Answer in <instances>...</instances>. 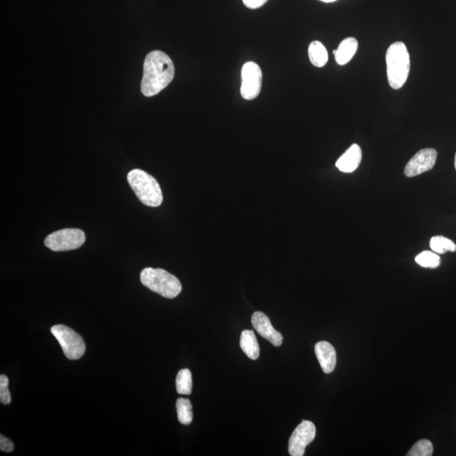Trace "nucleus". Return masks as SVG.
Listing matches in <instances>:
<instances>
[{
	"label": "nucleus",
	"instance_id": "ddd939ff",
	"mask_svg": "<svg viewBox=\"0 0 456 456\" xmlns=\"http://www.w3.org/2000/svg\"><path fill=\"white\" fill-rule=\"evenodd\" d=\"M359 48V43L354 38L344 39L339 45L338 50L333 51L336 63L340 65L347 64L351 61Z\"/></svg>",
	"mask_w": 456,
	"mask_h": 456
},
{
	"label": "nucleus",
	"instance_id": "412c9836",
	"mask_svg": "<svg viewBox=\"0 0 456 456\" xmlns=\"http://www.w3.org/2000/svg\"><path fill=\"white\" fill-rule=\"evenodd\" d=\"M9 379L5 375L0 376V401L4 405H9L11 402V396L9 389Z\"/></svg>",
	"mask_w": 456,
	"mask_h": 456
},
{
	"label": "nucleus",
	"instance_id": "20e7f679",
	"mask_svg": "<svg viewBox=\"0 0 456 456\" xmlns=\"http://www.w3.org/2000/svg\"><path fill=\"white\" fill-rule=\"evenodd\" d=\"M141 282L147 289L166 298H175L182 291L179 279L163 269L147 267L141 271Z\"/></svg>",
	"mask_w": 456,
	"mask_h": 456
},
{
	"label": "nucleus",
	"instance_id": "f257e3e1",
	"mask_svg": "<svg viewBox=\"0 0 456 456\" xmlns=\"http://www.w3.org/2000/svg\"><path fill=\"white\" fill-rule=\"evenodd\" d=\"M175 69L170 56L159 50L148 53L144 62L141 92L147 97L158 95L174 80Z\"/></svg>",
	"mask_w": 456,
	"mask_h": 456
},
{
	"label": "nucleus",
	"instance_id": "9b49d317",
	"mask_svg": "<svg viewBox=\"0 0 456 456\" xmlns=\"http://www.w3.org/2000/svg\"><path fill=\"white\" fill-rule=\"evenodd\" d=\"M315 350L324 373H331L334 371L336 365L334 347L327 342H319L315 345Z\"/></svg>",
	"mask_w": 456,
	"mask_h": 456
},
{
	"label": "nucleus",
	"instance_id": "423d86ee",
	"mask_svg": "<svg viewBox=\"0 0 456 456\" xmlns=\"http://www.w3.org/2000/svg\"><path fill=\"white\" fill-rule=\"evenodd\" d=\"M85 242V234L78 228H64L49 234L44 241L52 251L63 252L79 249Z\"/></svg>",
	"mask_w": 456,
	"mask_h": 456
},
{
	"label": "nucleus",
	"instance_id": "0eeeda50",
	"mask_svg": "<svg viewBox=\"0 0 456 456\" xmlns=\"http://www.w3.org/2000/svg\"><path fill=\"white\" fill-rule=\"evenodd\" d=\"M241 95L245 100H253L261 92L262 71L256 63L248 62L242 69Z\"/></svg>",
	"mask_w": 456,
	"mask_h": 456
},
{
	"label": "nucleus",
	"instance_id": "2eb2a0df",
	"mask_svg": "<svg viewBox=\"0 0 456 456\" xmlns=\"http://www.w3.org/2000/svg\"><path fill=\"white\" fill-rule=\"evenodd\" d=\"M309 57L312 64L315 67L322 68L326 64L329 60L326 47L319 41H314L310 44Z\"/></svg>",
	"mask_w": 456,
	"mask_h": 456
},
{
	"label": "nucleus",
	"instance_id": "393cba45",
	"mask_svg": "<svg viewBox=\"0 0 456 456\" xmlns=\"http://www.w3.org/2000/svg\"><path fill=\"white\" fill-rule=\"evenodd\" d=\"M455 170H456V154H455Z\"/></svg>",
	"mask_w": 456,
	"mask_h": 456
},
{
	"label": "nucleus",
	"instance_id": "b1692460",
	"mask_svg": "<svg viewBox=\"0 0 456 456\" xmlns=\"http://www.w3.org/2000/svg\"><path fill=\"white\" fill-rule=\"evenodd\" d=\"M320 1L324 2V3H332L336 1V0H320Z\"/></svg>",
	"mask_w": 456,
	"mask_h": 456
},
{
	"label": "nucleus",
	"instance_id": "5701e85b",
	"mask_svg": "<svg viewBox=\"0 0 456 456\" xmlns=\"http://www.w3.org/2000/svg\"><path fill=\"white\" fill-rule=\"evenodd\" d=\"M268 1V0H242L245 6L249 8V9H258L265 5V4Z\"/></svg>",
	"mask_w": 456,
	"mask_h": 456
},
{
	"label": "nucleus",
	"instance_id": "9d476101",
	"mask_svg": "<svg viewBox=\"0 0 456 456\" xmlns=\"http://www.w3.org/2000/svg\"><path fill=\"white\" fill-rule=\"evenodd\" d=\"M252 324L263 338L268 340L275 347H280L283 343V336L280 332L275 330L270 320L262 312H256L252 316Z\"/></svg>",
	"mask_w": 456,
	"mask_h": 456
},
{
	"label": "nucleus",
	"instance_id": "a211bd4d",
	"mask_svg": "<svg viewBox=\"0 0 456 456\" xmlns=\"http://www.w3.org/2000/svg\"><path fill=\"white\" fill-rule=\"evenodd\" d=\"M430 248L433 251L438 254H443L446 252H455L456 244L449 238L443 236H434L431 238Z\"/></svg>",
	"mask_w": 456,
	"mask_h": 456
},
{
	"label": "nucleus",
	"instance_id": "f3484780",
	"mask_svg": "<svg viewBox=\"0 0 456 456\" xmlns=\"http://www.w3.org/2000/svg\"><path fill=\"white\" fill-rule=\"evenodd\" d=\"M177 413L180 423L184 425H188L193 421V408L190 400L179 398L176 403Z\"/></svg>",
	"mask_w": 456,
	"mask_h": 456
},
{
	"label": "nucleus",
	"instance_id": "dca6fc26",
	"mask_svg": "<svg viewBox=\"0 0 456 456\" xmlns=\"http://www.w3.org/2000/svg\"><path fill=\"white\" fill-rule=\"evenodd\" d=\"M192 375L190 369H181L176 378L177 392L188 396L192 392Z\"/></svg>",
	"mask_w": 456,
	"mask_h": 456
},
{
	"label": "nucleus",
	"instance_id": "39448f33",
	"mask_svg": "<svg viewBox=\"0 0 456 456\" xmlns=\"http://www.w3.org/2000/svg\"><path fill=\"white\" fill-rule=\"evenodd\" d=\"M51 333L60 344L64 354L68 359H80L85 354L84 340L71 328L64 324H57L51 328Z\"/></svg>",
	"mask_w": 456,
	"mask_h": 456
},
{
	"label": "nucleus",
	"instance_id": "6ab92c4d",
	"mask_svg": "<svg viewBox=\"0 0 456 456\" xmlns=\"http://www.w3.org/2000/svg\"><path fill=\"white\" fill-rule=\"evenodd\" d=\"M415 261L424 268L435 269L441 265V257L434 251H423L419 254L415 258Z\"/></svg>",
	"mask_w": 456,
	"mask_h": 456
},
{
	"label": "nucleus",
	"instance_id": "7ed1b4c3",
	"mask_svg": "<svg viewBox=\"0 0 456 456\" xmlns=\"http://www.w3.org/2000/svg\"><path fill=\"white\" fill-rule=\"evenodd\" d=\"M127 179L141 203L150 207H158L162 205V188L154 177L145 171L134 170L129 172Z\"/></svg>",
	"mask_w": 456,
	"mask_h": 456
},
{
	"label": "nucleus",
	"instance_id": "aec40b11",
	"mask_svg": "<svg viewBox=\"0 0 456 456\" xmlns=\"http://www.w3.org/2000/svg\"><path fill=\"white\" fill-rule=\"evenodd\" d=\"M433 443L428 439H422V441L415 443L412 449L408 453V456H430L433 455Z\"/></svg>",
	"mask_w": 456,
	"mask_h": 456
},
{
	"label": "nucleus",
	"instance_id": "f8f14e48",
	"mask_svg": "<svg viewBox=\"0 0 456 456\" xmlns=\"http://www.w3.org/2000/svg\"><path fill=\"white\" fill-rule=\"evenodd\" d=\"M361 161V148L359 145L354 144L338 160L336 166L340 172L351 174L359 167Z\"/></svg>",
	"mask_w": 456,
	"mask_h": 456
},
{
	"label": "nucleus",
	"instance_id": "1a4fd4ad",
	"mask_svg": "<svg viewBox=\"0 0 456 456\" xmlns=\"http://www.w3.org/2000/svg\"><path fill=\"white\" fill-rule=\"evenodd\" d=\"M437 151L433 148H425L419 151L406 164L404 174L408 178H413L432 170L437 161Z\"/></svg>",
	"mask_w": 456,
	"mask_h": 456
},
{
	"label": "nucleus",
	"instance_id": "f03ea898",
	"mask_svg": "<svg viewBox=\"0 0 456 456\" xmlns=\"http://www.w3.org/2000/svg\"><path fill=\"white\" fill-rule=\"evenodd\" d=\"M386 67L390 88L399 90L408 81L410 72V55L406 44L394 43L386 53Z\"/></svg>",
	"mask_w": 456,
	"mask_h": 456
},
{
	"label": "nucleus",
	"instance_id": "6e6552de",
	"mask_svg": "<svg viewBox=\"0 0 456 456\" xmlns=\"http://www.w3.org/2000/svg\"><path fill=\"white\" fill-rule=\"evenodd\" d=\"M316 435V428L313 422L303 421L291 435L289 443V451L291 456H303L305 449L311 442L314 441Z\"/></svg>",
	"mask_w": 456,
	"mask_h": 456
},
{
	"label": "nucleus",
	"instance_id": "4468645a",
	"mask_svg": "<svg viewBox=\"0 0 456 456\" xmlns=\"http://www.w3.org/2000/svg\"><path fill=\"white\" fill-rule=\"evenodd\" d=\"M240 347L249 359L256 360L260 357V346L253 331L245 330L242 332Z\"/></svg>",
	"mask_w": 456,
	"mask_h": 456
},
{
	"label": "nucleus",
	"instance_id": "4be33fe9",
	"mask_svg": "<svg viewBox=\"0 0 456 456\" xmlns=\"http://www.w3.org/2000/svg\"><path fill=\"white\" fill-rule=\"evenodd\" d=\"M14 443L9 438L4 436V435H0V450L6 453H11V452L14 450Z\"/></svg>",
	"mask_w": 456,
	"mask_h": 456
}]
</instances>
